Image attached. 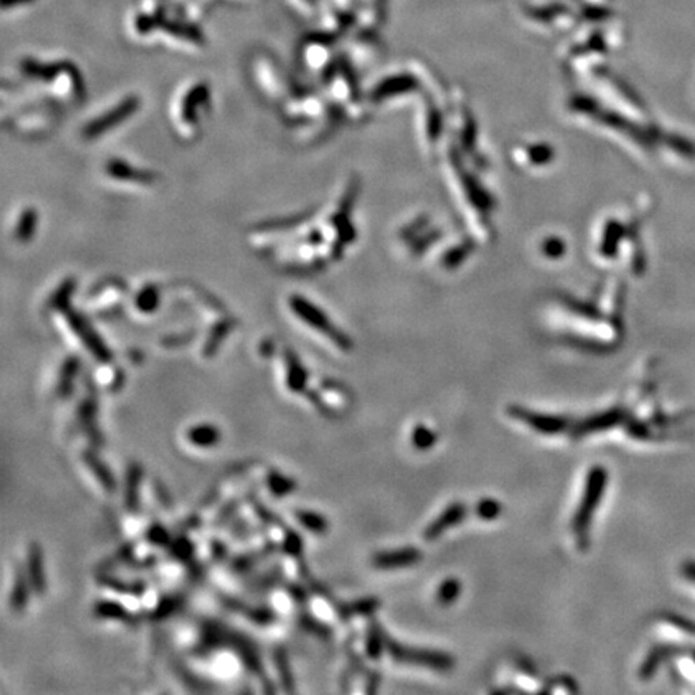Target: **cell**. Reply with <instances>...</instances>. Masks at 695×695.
Segmentation results:
<instances>
[{"label":"cell","instance_id":"cell-1","mask_svg":"<svg viewBox=\"0 0 695 695\" xmlns=\"http://www.w3.org/2000/svg\"><path fill=\"white\" fill-rule=\"evenodd\" d=\"M607 480H609V477H607V470L604 467H600V465L589 470L586 485H584L581 504H579L576 513H574L572 523L578 546L584 547L588 544L591 520H593L595 508L599 507V502L602 499V496H604Z\"/></svg>","mask_w":695,"mask_h":695},{"label":"cell","instance_id":"cell-2","mask_svg":"<svg viewBox=\"0 0 695 695\" xmlns=\"http://www.w3.org/2000/svg\"><path fill=\"white\" fill-rule=\"evenodd\" d=\"M386 649L393 659L396 661H403V663L429 666V668L438 671H446L452 668L454 665V660L447 654L435 652V650L404 647V645L391 641V639H386Z\"/></svg>","mask_w":695,"mask_h":695},{"label":"cell","instance_id":"cell-3","mask_svg":"<svg viewBox=\"0 0 695 695\" xmlns=\"http://www.w3.org/2000/svg\"><path fill=\"white\" fill-rule=\"evenodd\" d=\"M290 308H292L293 313L297 314L301 320H304V324L311 325L313 328H316V330H320V332L327 333V335L330 337L332 340L335 342L340 348L349 349V346H351V343H349L348 338L344 337L343 333L338 332L337 328L330 327L328 320L325 319V316L322 314L320 311H317V308H314V306L308 303V301H304L303 298L293 297L292 299H290Z\"/></svg>","mask_w":695,"mask_h":695},{"label":"cell","instance_id":"cell-4","mask_svg":"<svg viewBox=\"0 0 695 695\" xmlns=\"http://www.w3.org/2000/svg\"><path fill=\"white\" fill-rule=\"evenodd\" d=\"M508 414L522 422L532 426L533 430L543 435H557L560 431L567 430L570 426V419L559 417V415H546V414H534L532 410H527L518 406L508 407Z\"/></svg>","mask_w":695,"mask_h":695},{"label":"cell","instance_id":"cell-5","mask_svg":"<svg viewBox=\"0 0 695 695\" xmlns=\"http://www.w3.org/2000/svg\"><path fill=\"white\" fill-rule=\"evenodd\" d=\"M68 322L73 332L76 333V337L81 338V342L84 343V346L89 349V351L94 354V358L98 363L108 364L112 360V351L107 348V344L100 340L98 333L92 328L87 322L82 319L78 314H71L68 317Z\"/></svg>","mask_w":695,"mask_h":695},{"label":"cell","instance_id":"cell-6","mask_svg":"<svg viewBox=\"0 0 695 695\" xmlns=\"http://www.w3.org/2000/svg\"><path fill=\"white\" fill-rule=\"evenodd\" d=\"M97 396L94 388H87V395L82 399L79 406V425L81 430L84 431L86 436L89 438L90 445L94 447H100L103 445V436L97 426Z\"/></svg>","mask_w":695,"mask_h":695},{"label":"cell","instance_id":"cell-7","mask_svg":"<svg viewBox=\"0 0 695 695\" xmlns=\"http://www.w3.org/2000/svg\"><path fill=\"white\" fill-rule=\"evenodd\" d=\"M626 420V412L623 409H612L604 414L593 415L581 424H578L573 430V436H586L591 433H598V431L610 430L614 426L623 424Z\"/></svg>","mask_w":695,"mask_h":695},{"label":"cell","instance_id":"cell-8","mask_svg":"<svg viewBox=\"0 0 695 695\" xmlns=\"http://www.w3.org/2000/svg\"><path fill=\"white\" fill-rule=\"evenodd\" d=\"M420 560H422V552L415 547H404V549L380 552L374 557L372 563L379 570H398V568L415 565Z\"/></svg>","mask_w":695,"mask_h":695},{"label":"cell","instance_id":"cell-9","mask_svg":"<svg viewBox=\"0 0 695 695\" xmlns=\"http://www.w3.org/2000/svg\"><path fill=\"white\" fill-rule=\"evenodd\" d=\"M26 574L27 578H29L32 593L37 595L46 594L47 579H46V568H43V552L41 544L31 543L29 547H27Z\"/></svg>","mask_w":695,"mask_h":695},{"label":"cell","instance_id":"cell-10","mask_svg":"<svg viewBox=\"0 0 695 695\" xmlns=\"http://www.w3.org/2000/svg\"><path fill=\"white\" fill-rule=\"evenodd\" d=\"M465 513H467V507L461 502H456V504H451L450 507H446L443 513L438 518H435L431 522L426 529L424 532V538L426 541H433L436 538L450 529L452 527H456L457 523H461L465 518Z\"/></svg>","mask_w":695,"mask_h":695},{"label":"cell","instance_id":"cell-11","mask_svg":"<svg viewBox=\"0 0 695 695\" xmlns=\"http://www.w3.org/2000/svg\"><path fill=\"white\" fill-rule=\"evenodd\" d=\"M135 107H137L135 98H128V100H124L121 105L113 108L112 112L107 113L103 118L95 119L94 123L87 124V128H86L87 137L100 135V134L105 133V130H108L109 128H113L114 124H119L121 121H124V119L128 118V114L134 112Z\"/></svg>","mask_w":695,"mask_h":695},{"label":"cell","instance_id":"cell-12","mask_svg":"<svg viewBox=\"0 0 695 695\" xmlns=\"http://www.w3.org/2000/svg\"><path fill=\"white\" fill-rule=\"evenodd\" d=\"M144 480V467L139 462H130L126 468L124 478V506L129 512H137L140 507V485Z\"/></svg>","mask_w":695,"mask_h":695},{"label":"cell","instance_id":"cell-13","mask_svg":"<svg viewBox=\"0 0 695 695\" xmlns=\"http://www.w3.org/2000/svg\"><path fill=\"white\" fill-rule=\"evenodd\" d=\"M82 461L87 465V468L94 473L95 480L102 485V488L107 492H114L116 491V480H114L112 470H109L108 465L102 461L100 456L94 450H87L82 454Z\"/></svg>","mask_w":695,"mask_h":695},{"label":"cell","instance_id":"cell-14","mask_svg":"<svg viewBox=\"0 0 695 695\" xmlns=\"http://www.w3.org/2000/svg\"><path fill=\"white\" fill-rule=\"evenodd\" d=\"M94 615L102 620L121 621L126 625H135L137 616L126 609L123 604L114 600H97L94 605Z\"/></svg>","mask_w":695,"mask_h":695},{"label":"cell","instance_id":"cell-15","mask_svg":"<svg viewBox=\"0 0 695 695\" xmlns=\"http://www.w3.org/2000/svg\"><path fill=\"white\" fill-rule=\"evenodd\" d=\"M285 365H287V388L293 393H303L308 386V372L299 363L298 356L287 349L285 351Z\"/></svg>","mask_w":695,"mask_h":695},{"label":"cell","instance_id":"cell-16","mask_svg":"<svg viewBox=\"0 0 695 695\" xmlns=\"http://www.w3.org/2000/svg\"><path fill=\"white\" fill-rule=\"evenodd\" d=\"M31 591H32V586H31L29 578H27L26 572L21 570V568H16L13 586H12V594H10V610L15 612V614H21V612L26 609L27 600H29Z\"/></svg>","mask_w":695,"mask_h":695},{"label":"cell","instance_id":"cell-17","mask_svg":"<svg viewBox=\"0 0 695 695\" xmlns=\"http://www.w3.org/2000/svg\"><path fill=\"white\" fill-rule=\"evenodd\" d=\"M79 367H81V360L79 358H76V356H69V358L63 363L57 382V395L60 398H68L71 393H73L74 380L79 374Z\"/></svg>","mask_w":695,"mask_h":695},{"label":"cell","instance_id":"cell-18","mask_svg":"<svg viewBox=\"0 0 695 695\" xmlns=\"http://www.w3.org/2000/svg\"><path fill=\"white\" fill-rule=\"evenodd\" d=\"M274 665H276L278 681H281L283 691L290 694L297 691V682H295L292 665H290L287 650L283 647L274 649Z\"/></svg>","mask_w":695,"mask_h":695},{"label":"cell","instance_id":"cell-19","mask_svg":"<svg viewBox=\"0 0 695 695\" xmlns=\"http://www.w3.org/2000/svg\"><path fill=\"white\" fill-rule=\"evenodd\" d=\"M187 440L196 447H212L221 441V430L211 424H200L187 431Z\"/></svg>","mask_w":695,"mask_h":695},{"label":"cell","instance_id":"cell-20","mask_svg":"<svg viewBox=\"0 0 695 695\" xmlns=\"http://www.w3.org/2000/svg\"><path fill=\"white\" fill-rule=\"evenodd\" d=\"M98 583L108 589L116 591V593H119V594H129V595H144L145 589H147V584L142 583V581L128 583V581H124V579L107 576V574L100 576Z\"/></svg>","mask_w":695,"mask_h":695},{"label":"cell","instance_id":"cell-21","mask_svg":"<svg viewBox=\"0 0 695 695\" xmlns=\"http://www.w3.org/2000/svg\"><path fill=\"white\" fill-rule=\"evenodd\" d=\"M266 483L267 488H269V491L276 497H285L297 490V481L290 477H285V475L277 472V470H271V472L267 473Z\"/></svg>","mask_w":695,"mask_h":695},{"label":"cell","instance_id":"cell-22","mask_svg":"<svg viewBox=\"0 0 695 695\" xmlns=\"http://www.w3.org/2000/svg\"><path fill=\"white\" fill-rule=\"evenodd\" d=\"M231 328H232V324L229 320L219 322L217 325H215V328H212V330L210 332V337H208V340L203 344L205 358H212V356L219 351V348H221L222 342L226 340V337L229 335V332H231Z\"/></svg>","mask_w":695,"mask_h":695},{"label":"cell","instance_id":"cell-23","mask_svg":"<svg viewBox=\"0 0 695 695\" xmlns=\"http://www.w3.org/2000/svg\"><path fill=\"white\" fill-rule=\"evenodd\" d=\"M295 518L298 520L301 527L314 534H325L328 532V522L324 515L313 511H297Z\"/></svg>","mask_w":695,"mask_h":695},{"label":"cell","instance_id":"cell-24","mask_svg":"<svg viewBox=\"0 0 695 695\" xmlns=\"http://www.w3.org/2000/svg\"><path fill=\"white\" fill-rule=\"evenodd\" d=\"M276 549L274 546H267L264 547V549H261V551H256V552H250V554H245V555H238V557H235V559L232 560V570L235 573H245V572H248L253 568L256 563H259L266 559L267 555L271 554V552Z\"/></svg>","mask_w":695,"mask_h":695},{"label":"cell","instance_id":"cell-25","mask_svg":"<svg viewBox=\"0 0 695 695\" xmlns=\"http://www.w3.org/2000/svg\"><path fill=\"white\" fill-rule=\"evenodd\" d=\"M668 656V649L666 647H655L650 650V654L647 655V659L644 660V663L641 665V670H639V676L642 680H650L656 671H659L660 665L663 663V660Z\"/></svg>","mask_w":695,"mask_h":695},{"label":"cell","instance_id":"cell-26","mask_svg":"<svg viewBox=\"0 0 695 695\" xmlns=\"http://www.w3.org/2000/svg\"><path fill=\"white\" fill-rule=\"evenodd\" d=\"M169 551H171V555L174 559L179 562L191 563V560H194L195 546L191 544V541L185 534L177 536V538L169 544Z\"/></svg>","mask_w":695,"mask_h":695},{"label":"cell","instance_id":"cell-27","mask_svg":"<svg viewBox=\"0 0 695 695\" xmlns=\"http://www.w3.org/2000/svg\"><path fill=\"white\" fill-rule=\"evenodd\" d=\"M461 583L457 581L456 578H447L445 583H441V586L436 591V602L443 607H447L456 602V599L461 595Z\"/></svg>","mask_w":695,"mask_h":695},{"label":"cell","instance_id":"cell-28","mask_svg":"<svg viewBox=\"0 0 695 695\" xmlns=\"http://www.w3.org/2000/svg\"><path fill=\"white\" fill-rule=\"evenodd\" d=\"M385 644H386V637H383L380 628L377 625H372L369 628L367 639H365V652H367L369 659L379 660Z\"/></svg>","mask_w":695,"mask_h":695},{"label":"cell","instance_id":"cell-29","mask_svg":"<svg viewBox=\"0 0 695 695\" xmlns=\"http://www.w3.org/2000/svg\"><path fill=\"white\" fill-rule=\"evenodd\" d=\"M180 605H182L180 595H166V598H163L160 602H158V605L150 614V618L156 621L166 620L168 616H171L174 612L179 610Z\"/></svg>","mask_w":695,"mask_h":695},{"label":"cell","instance_id":"cell-30","mask_svg":"<svg viewBox=\"0 0 695 695\" xmlns=\"http://www.w3.org/2000/svg\"><path fill=\"white\" fill-rule=\"evenodd\" d=\"M663 625L668 629H671L673 634H675L676 637H682V639H694L695 637V625L694 623L687 621V620H682V618H680V616H675V615L665 616Z\"/></svg>","mask_w":695,"mask_h":695},{"label":"cell","instance_id":"cell-31","mask_svg":"<svg viewBox=\"0 0 695 695\" xmlns=\"http://www.w3.org/2000/svg\"><path fill=\"white\" fill-rule=\"evenodd\" d=\"M134 551H135L134 543H129V544H124L123 547H119V549L114 552V555L112 557V559H108L105 563H102L100 572L107 573L109 568L126 565V563L129 565L130 560H133V557H134Z\"/></svg>","mask_w":695,"mask_h":695},{"label":"cell","instance_id":"cell-32","mask_svg":"<svg viewBox=\"0 0 695 695\" xmlns=\"http://www.w3.org/2000/svg\"><path fill=\"white\" fill-rule=\"evenodd\" d=\"M246 618L251 623H255V625H259V626H266V625H271V623L276 621V614H274V610L269 609V607H246V610H245V614H243Z\"/></svg>","mask_w":695,"mask_h":695},{"label":"cell","instance_id":"cell-33","mask_svg":"<svg viewBox=\"0 0 695 695\" xmlns=\"http://www.w3.org/2000/svg\"><path fill=\"white\" fill-rule=\"evenodd\" d=\"M303 549H304L303 538H301V536L297 532H293V529L287 528L285 529V536H283L282 551L285 552L287 555L295 557V559H298V557H301V554H303Z\"/></svg>","mask_w":695,"mask_h":695},{"label":"cell","instance_id":"cell-34","mask_svg":"<svg viewBox=\"0 0 695 695\" xmlns=\"http://www.w3.org/2000/svg\"><path fill=\"white\" fill-rule=\"evenodd\" d=\"M299 626L306 629V631L316 634V636H319V637H328L332 633L330 628H328L327 625H324V623L319 621V620H316V616L308 615V614L299 615Z\"/></svg>","mask_w":695,"mask_h":695},{"label":"cell","instance_id":"cell-35","mask_svg":"<svg viewBox=\"0 0 695 695\" xmlns=\"http://www.w3.org/2000/svg\"><path fill=\"white\" fill-rule=\"evenodd\" d=\"M147 539H149L153 546H158V547H168L169 544L173 543L171 534H169L168 529L158 522L150 525L149 532H147Z\"/></svg>","mask_w":695,"mask_h":695},{"label":"cell","instance_id":"cell-36","mask_svg":"<svg viewBox=\"0 0 695 695\" xmlns=\"http://www.w3.org/2000/svg\"><path fill=\"white\" fill-rule=\"evenodd\" d=\"M475 512H477V515L481 520H486V522H490V520H496L497 517L501 515L502 506L496 499H481L478 502L477 508H475Z\"/></svg>","mask_w":695,"mask_h":695},{"label":"cell","instance_id":"cell-37","mask_svg":"<svg viewBox=\"0 0 695 695\" xmlns=\"http://www.w3.org/2000/svg\"><path fill=\"white\" fill-rule=\"evenodd\" d=\"M412 443L417 450H429L436 443V435L426 426H417L412 433Z\"/></svg>","mask_w":695,"mask_h":695},{"label":"cell","instance_id":"cell-38","mask_svg":"<svg viewBox=\"0 0 695 695\" xmlns=\"http://www.w3.org/2000/svg\"><path fill=\"white\" fill-rule=\"evenodd\" d=\"M379 604L380 602L374 598L356 600V602H353V604H348V614H349V616L351 615H370V614H374L377 609H379Z\"/></svg>","mask_w":695,"mask_h":695},{"label":"cell","instance_id":"cell-39","mask_svg":"<svg viewBox=\"0 0 695 695\" xmlns=\"http://www.w3.org/2000/svg\"><path fill=\"white\" fill-rule=\"evenodd\" d=\"M251 504H253V508H255L256 515H258L264 523H267V525H277V527H287V525L283 523L282 520L276 515V513H274L272 511H269V508H267L266 506L259 504V501H253V502H251Z\"/></svg>","mask_w":695,"mask_h":695},{"label":"cell","instance_id":"cell-40","mask_svg":"<svg viewBox=\"0 0 695 695\" xmlns=\"http://www.w3.org/2000/svg\"><path fill=\"white\" fill-rule=\"evenodd\" d=\"M238 507H240V502L238 499H234L231 502H227L226 506H224L221 511H219L217 513V517L215 520V527H221V525L224 523H227L229 520H231L235 513H237L238 511Z\"/></svg>","mask_w":695,"mask_h":695},{"label":"cell","instance_id":"cell-41","mask_svg":"<svg viewBox=\"0 0 695 695\" xmlns=\"http://www.w3.org/2000/svg\"><path fill=\"white\" fill-rule=\"evenodd\" d=\"M281 581H282V572H281V568L276 567L274 570L264 574V576L261 578L259 583H256V589H259V591L272 589L274 586H277V584Z\"/></svg>","mask_w":695,"mask_h":695},{"label":"cell","instance_id":"cell-42","mask_svg":"<svg viewBox=\"0 0 695 695\" xmlns=\"http://www.w3.org/2000/svg\"><path fill=\"white\" fill-rule=\"evenodd\" d=\"M34 224H36V216L32 212H25L21 216L20 226H18V235L21 238H29V235L34 231Z\"/></svg>","mask_w":695,"mask_h":695},{"label":"cell","instance_id":"cell-43","mask_svg":"<svg viewBox=\"0 0 695 695\" xmlns=\"http://www.w3.org/2000/svg\"><path fill=\"white\" fill-rule=\"evenodd\" d=\"M153 488H155V494L158 497V501H160V504L166 508H171L173 499H171V494H169V491L166 490V486H164L160 480H155L153 481Z\"/></svg>","mask_w":695,"mask_h":695},{"label":"cell","instance_id":"cell-44","mask_svg":"<svg viewBox=\"0 0 695 695\" xmlns=\"http://www.w3.org/2000/svg\"><path fill=\"white\" fill-rule=\"evenodd\" d=\"M287 591H288V594H290V598H292L295 602H299V604H303V602H306V599H308V593L299 586V584H288L287 586Z\"/></svg>","mask_w":695,"mask_h":695},{"label":"cell","instance_id":"cell-45","mask_svg":"<svg viewBox=\"0 0 695 695\" xmlns=\"http://www.w3.org/2000/svg\"><path fill=\"white\" fill-rule=\"evenodd\" d=\"M211 552H212V559L215 560H224V557L227 555V547L224 546L221 541H215L211 546Z\"/></svg>","mask_w":695,"mask_h":695},{"label":"cell","instance_id":"cell-46","mask_svg":"<svg viewBox=\"0 0 695 695\" xmlns=\"http://www.w3.org/2000/svg\"><path fill=\"white\" fill-rule=\"evenodd\" d=\"M156 557H147V559L144 560H140V562H135V563H129V567H133L134 570H147V568H151V567H155L156 565Z\"/></svg>","mask_w":695,"mask_h":695},{"label":"cell","instance_id":"cell-47","mask_svg":"<svg viewBox=\"0 0 695 695\" xmlns=\"http://www.w3.org/2000/svg\"><path fill=\"white\" fill-rule=\"evenodd\" d=\"M682 574L686 576L687 581L695 584V562H687L682 565Z\"/></svg>","mask_w":695,"mask_h":695},{"label":"cell","instance_id":"cell-48","mask_svg":"<svg viewBox=\"0 0 695 695\" xmlns=\"http://www.w3.org/2000/svg\"><path fill=\"white\" fill-rule=\"evenodd\" d=\"M123 380H124V374H123L121 370H118V374L114 375V379H113V382H112V390H113V391H114V390H119V386H121Z\"/></svg>","mask_w":695,"mask_h":695}]
</instances>
